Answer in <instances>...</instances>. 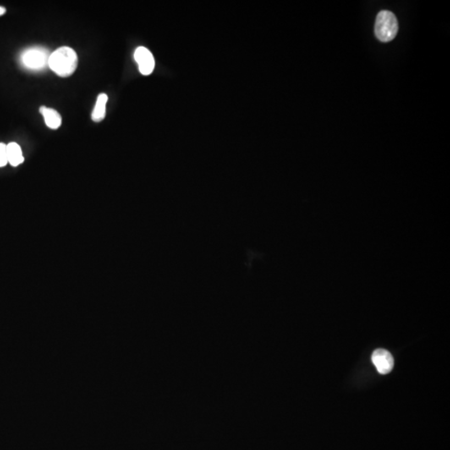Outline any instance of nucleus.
I'll return each instance as SVG.
<instances>
[{
  "label": "nucleus",
  "instance_id": "f257e3e1",
  "mask_svg": "<svg viewBox=\"0 0 450 450\" xmlns=\"http://www.w3.org/2000/svg\"><path fill=\"white\" fill-rule=\"evenodd\" d=\"M78 61L76 52L72 48L63 46L50 54L49 67L58 76L67 78L76 70Z\"/></svg>",
  "mask_w": 450,
  "mask_h": 450
},
{
  "label": "nucleus",
  "instance_id": "f03ea898",
  "mask_svg": "<svg viewBox=\"0 0 450 450\" xmlns=\"http://www.w3.org/2000/svg\"><path fill=\"white\" fill-rule=\"evenodd\" d=\"M398 30V20L392 12L383 10L378 13L374 25V33L378 40L381 42H390L395 38Z\"/></svg>",
  "mask_w": 450,
  "mask_h": 450
},
{
  "label": "nucleus",
  "instance_id": "7ed1b4c3",
  "mask_svg": "<svg viewBox=\"0 0 450 450\" xmlns=\"http://www.w3.org/2000/svg\"><path fill=\"white\" fill-rule=\"evenodd\" d=\"M50 53L41 46L29 48L22 53L20 60L24 68L29 70L40 71L49 66Z\"/></svg>",
  "mask_w": 450,
  "mask_h": 450
},
{
  "label": "nucleus",
  "instance_id": "20e7f679",
  "mask_svg": "<svg viewBox=\"0 0 450 450\" xmlns=\"http://www.w3.org/2000/svg\"><path fill=\"white\" fill-rule=\"evenodd\" d=\"M134 58L139 66V72L143 75H149L155 69V61L152 53L147 48H137L134 52Z\"/></svg>",
  "mask_w": 450,
  "mask_h": 450
},
{
  "label": "nucleus",
  "instance_id": "39448f33",
  "mask_svg": "<svg viewBox=\"0 0 450 450\" xmlns=\"http://www.w3.org/2000/svg\"><path fill=\"white\" fill-rule=\"evenodd\" d=\"M372 362L376 367L378 372L381 374H389L394 365L392 354L383 348L374 351L372 354Z\"/></svg>",
  "mask_w": 450,
  "mask_h": 450
},
{
  "label": "nucleus",
  "instance_id": "423d86ee",
  "mask_svg": "<svg viewBox=\"0 0 450 450\" xmlns=\"http://www.w3.org/2000/svg\"><path fill=\"white\" fill-rule=\"evenodd\" d=\"M40 112L45 118L46 125L52 129H58L62 124V117L57 110L46 106H41Z\"/></svg>",
  "mask_w": 450,
  "mask_h": 450
},
{
  "label": "nucleus",
  "instance_id": "0eeeda50",
  "mask_svg": "<svg viewBox=\"0 0 450 450\" xmlns=\"http://www.w3.org/2000/svg\"><path fill=\"white\" fill-rule=\"evenodd\" d=\"M108 100H109V98L106 94H100L98 96L97 101H96L94 110L92 112V120L99 123L105 119V115H106V105H107Z\"/></svg>",
  "mask_w": 450,
  "mask_h": 450
},
{
  "label": "nucleus",
  "instance_id": "6e6552de",
  "mask_svg": "<svg viewBox=\"0 0 450 450\" xmlns=\"http://www.w3.org/2000/svg\"><path fill=\"white\" fill-rule=\"evenodd\" d=\"M7 155L8 163L13 167L21 165L24 161L21 148L14 142L7 144Z\"/></svg>",
  "mask_w": 450,
  "mask_h": 450
},
{
  "label": "nucleus",
  "instance_id": "1a4fd4ad",
  "mask_svg": "<svg viewBox=\"0 0 450 450\" xmlns=\"http://www.w3.org/2000/svg\"><path fill=\"white\" fill-rule=\"evenodd\" d=\"M7 144L0 143V168L4 167L8 164Z\"/></svg>",
  "mask_w": 450,
  "mask_h": 450
},
{
  "label": "nucleus",
  "instance_id": "9d476101",
  "mask_svg": "<svg viewBox=\"0 0 450 450\" xmlns=\"http://www.w3.org/2000/svg\"><path fill=\"white\" fill-rule=\"evenodd\" d=\"M5 8H3V7H2V6H0V16L4 14V13H5Z\"/></svg>",
  "mask_w": 450,
  "mask_h": 450
}]
</instances>
